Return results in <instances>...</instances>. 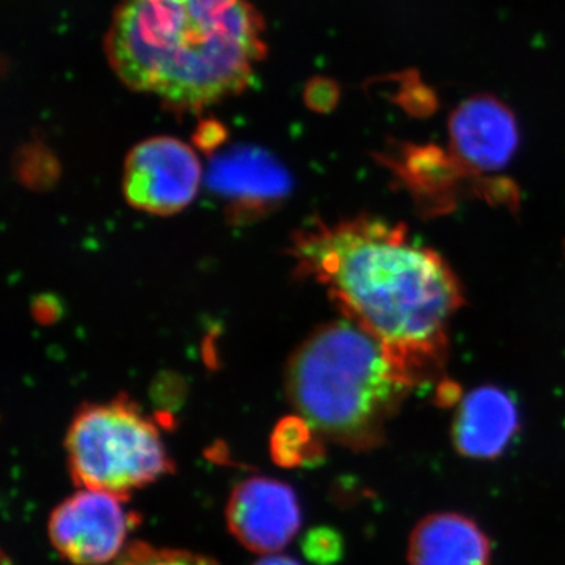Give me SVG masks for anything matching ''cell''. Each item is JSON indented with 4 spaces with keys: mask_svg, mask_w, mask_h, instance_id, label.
Returning a JSON list of instances; mask_svg holds the SVG:
<instances>
[{
    "mask_svg": "<svg viewBox=\"0 0 565 565\" xmlns=\"http://www.w3.org/2000/svg\"><path fill=\"white\" fill-rule=\"evenodd\" d=\"M451 150L465 167L497 172L514 158L519 126L514 111L492 95L465 99L448 121Z\"/></svg>",
    "mask_w": 565,
    "mask_h": 565,
    "instance_id": "ba28073f",
    "label": "cell"
},
{
    "mask_svg": "<svg viewBox=\"0 0 565 565\" xmlns=\"http://www.w3.org/2000/svg\"><path fill=\"white\" fill-rule=\"evenodd\" d=\"M263 31L248 0H121L106 54L126 87L196 114L250 85Z\"/></svg>",
    "mask_w": 565,
    "mask_h": 565,
    "instance_id": "7a4b0ae2",
    "label": "cell"
},
{
    "mask_svg": "<svg viewBox=\"0 0 565 565\" xmlns=\"http://www.w3.org/2000/svg\"><path fill=\"white\" fill-rule=\"evenodd\" d=\"M223 137H225V131H223L222 125L212 121L204 122L202 128L199 129V134H196V143L203 150H212L221 143Z\"/></svg>",
    "mask_w": 565,
    "mask_h": 565,
    "instance_id": "9a60e30c",
    "label": "cell"
},
{
    "mask_svg": "<svg viewBox=\"0 0 565 565\" xmlns=\"http://www.w3.org/2000/svg\"><path fill=\"white\" fill-rule=\"evenodd\" d=\"M255 565H300L297 561L286 556H267Z\"/></svg>",
    "mask_w": 565,
    "mask_h": 565,
    "instance_id": "2e32d148",
    "label": "cell"
},
{
    "mask_svg": "<svg viewBox=\"0 0 565 565\" xmlns=\"http://www.w3.org/2000/svg\"><path fill=\"white\" fill-rule=\"evenodd\" d=\"M315 430L302 418H286L275 430L273 451L275 460L285 467H294L313 457Z\"/></svg>",
    "mask_w": 565,
    "mask_h": 565,
    "instance_id": "7c38bea8",
    "label": "cell"
},
{
    "mask_svg": "<svg viewBox=\"0 0 565 565\" xmlns=\"http://www.w3.org/2000/svg\"><path fill=\"white\" fill-rule=\"evenodd\" d=\"M65 448L77 486L122 500L173 470L158 427L125 396L85 405L71 423Z\"/></svg>",
    "mask_w": 565,
    "mask_h": 565,
    "instance_id": "277c9868",
    "label": "cell"
},
{
    "mask_svg": "<svg viewBox=\"0 0 565 565\" xmlns=\"http://www.w3.org/2000/svg\"><path fill=\"white\" fill-rule=\"evenodd\" d=\"M211 185L228 200L237 214L250 217L280 202L288 192L286 174L255 154L223 159L211 173Z\"/></svg>",
    "mask_w": 565,
    "mask_h": 565,
    "instance_id": "8fae6325",
    "label": "cell"
},
{
    "mask_svg": "<svg viewBox=\"0 0 565 565\" xmlns=\"http://www.w3.org/2000/svg\"><path fill=\"white\" fill-rule=\"evenodd\" d=\"M412 377L411 364L348 318L316 330L292 353L286 392L316 434L367 449L382 440Z\"/></svg>",
    "mask_w": 565,
    "mask_h": 565,
    "instance_id": "3957f363",
    "label": "cell"
},
{
    "mask_svg": "<svg viewBox=\"0 0 565 565\" xmlns=\"http://www.w3.org/2000/svg\"><path fill=\"white\" fill-rule=\"evenodd\" d=\"M302 550L311 563L333 565L343 555V541L340 534L330 527H316L305 535Z\"/></svg>",
    "mask_w": 565,
    "mask_h": 565,
    "instance_id": "5bb4252c",
    "label": "cell"
},
{
    "mask_svg": "<svg viewBox=\"0 0 565 565\" xmlns=\"http://www.w3.org/2000/svg\"><path fill=\"white\" fill-rule=\"evenodd\" d=\"M226 519L234 537L248 550L275 553L299 531V501L280 481L252 478L234 489Z\"/></svg>",
    "mask_w": 565,
    "mask_h": 565,
    "instance_id": "52a82bcc",
    "label": "cell"
},
{
    "mask_svg": "<svg viewBox=\"0 0 565 565\" xmlns=\"http://www.w3.org/2000/svg\"><path fill=\"white\" fill-rule=\"evenodd\" d=\"M122 498L84 489L63 501L51 515L52 545L70 563L106 565L121 555L131 515Z\"/></svg>",
    "mask_w": 565,
    "mask_h": 565,
    "instance_id": "8992f818",
    "label": "cell"
},
{
    "mask_svg": "<svg viewBox=\"0 0 565 565\" xmlns=\"http://www.w3.org/2000/svg\"><path fill=\"white\" fill-rule=\"evenodd\" d=\"M106 565H215L207 557L178 550H159L147 544L129 545L117 559Z\"/></svg>",
    "mask_w": 565,
    "mask_h": 565,
    "instance_id": "4fadbf2b",
    "label": "cell"
},
{
    "mask_svg": "<svg viewBox=\"0 0 565 565\" xmlns=\"http://www.w3.org/2000/svg\"><path fill=\"white\" fill-rule=\"evenodd\" d=\"M297 273L329 289L349 319L412 364L444 343L462 303L459 282L403 226L371 218L316 225L292 239Z\"/></svg>",
    "mask_w": 565,
    "mask_h": 565,
    "instance_id": "6da1fadb",
    "label": "cell"
},
{
    "mask_svg": "<svg viewBox=\"0 0 565 565\" xmlns=\"http://www.w3.org/2000/svg\"><path fill=\"white\" fill-rule=\"evenodd\" d=\"M519 429L514 399L494 386L475 390L460 404L452 438L457 451L473 459H493Z\"/></svg>",
    "mask_w": 565,
    "mask_h": 565,
    "instance_id": "9c48e42d",
    "label": "cell"
},
{
    "mask_svg": "<svg viewBox=\"0 0 565 565\" xmlns=\"http://www.w3.org/2000/svg\"><path fill=\"white\" fill-rule=\"evenodd\" d=\"M202 177L199 156L188 143L173 137H152L129 151L122 193L136 210L172 215L193 202Z\"/></svg>",
    "mask_w": 565,
    "mask_h": 565,
    "instance_id": "5b68a950",
    "label": "cell"
},
{
    "mask_svg": "<svg viewBox=\"0 0 565 565\" xmlns=\"http://www.w3.org/2000/svg\"><path fill=\"white\" fill-rule=\"evenodd\" d=\"M489 539L473 520L434 514L416 525L408 544L411 565H490Z\"/></svg>",
    "mask_w": 565,
    "mask_h": 565,
    "instance_id": "30bf717a",
    "label": "cell"
}]
</instances>
